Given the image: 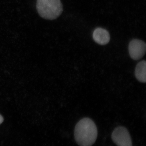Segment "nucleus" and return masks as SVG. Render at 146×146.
<instances>
[{
	"instance_id": "nucleus-1",
	"label": "nucleus",
	"mask_w": 146,
	"mask_h": 146,
	"mask_svg": "<svg viewBox=\"0 0 146 146\" xmlns=\"http://www.w3.org/2000/svg\"><path fill=\"white\" fill-rule=\"evenodd\" d=\"M98 136V129L95 123L90 118H84L76 125L74 138L80 146H91Z\"/></svg>"
},
{
	"instance_id": "nucleus-2",
	"label": "nucleus",
	"mask_w": 146,
	"mask_h": 146,
	"mask_svg": "<svg viewBox=\"0 0 146 146\" xmlns=\"http://www.w3.org/2000/svg\"><path fill=\"white\" fill-rule=\"evenodd\" d=\"M36 8L39 16L46 20L56 19L63 11L60 0H37Z\"/></svg>"
},
{
	"instance_id": "nucleus-3",
	"label": "nucleus",
	"mask_w": 146,
	"mask_h": 146,
	"mask_svg": "<svg viewBox=\"0 0 146 146\" xmlns=\"http://www.w3.org/2000/svg\"><path fill=\"white\" fill-rule=\"evenodd\" d=\"M112 139L117 146H132L129 132L124 127H118L114 129L112 134Z\"/></svg>"
},
{
	"instance_id": "nucleus-4",
	"label": "nucleus",
	"mask_w": 146,
	"mask_h": 146,
	"mask_svg": "<svg viewBox=\"0 0 146 146\" xmlns=\"http://www.w3.org/2000/svg\"><path fill=\"white\" fill-rule=\"evenodd\" d=\"M128 50L132 59L134 60H139L145 54L146 43L140 39H133L129 42Z\"/></svg>"
},
{
	"instance_id": "nucleus-5",
	"label": "nucleus",
	"mask_w": 146,
	"mask_h": 146,
	"mask_svg": "<svg viewBox=\"0 0 146 146\" xmlns=\"http://www.w3.org/2000/svg\"><path fill=\"white\" fill-rule=\"evenodd\" d=\"M93 38L96 43L101 45L108 44L110 40V35L106 30L102 28H98L94 30Z\"/></svg>"
},
{
	"instance_id": "nucleus-6",
	"label": "nucleus",
	"mask_w": 146,
	"mask_h": 146,
	"mask_svg": "<svg viewBox=\"0 0 146 146\" xmlns=\"http://www.w3.org/2000/svg\"><path fill=\"white\" fill-rule=\"evenodd\" d=\"M146 62L145 60H142L136 65L135 70L136 78L140 82L145 83Z\"/></svg>"
},
{
	"instance_id": "nucleus-7",
	"label": "nucleus",
	"mask_w": 146,
	"mask_h": 146,
	"mask_svg": "<svg viewBox=\"0 0 146 146\" xmlns=\"http://www.w3.org/2000/svg\"><path fill=\"white\" fill-rule=\"evenodd\" d=\"M3 118L2 116L0 115V125L3 122Z\"/></svg>"
}]
</instances>
